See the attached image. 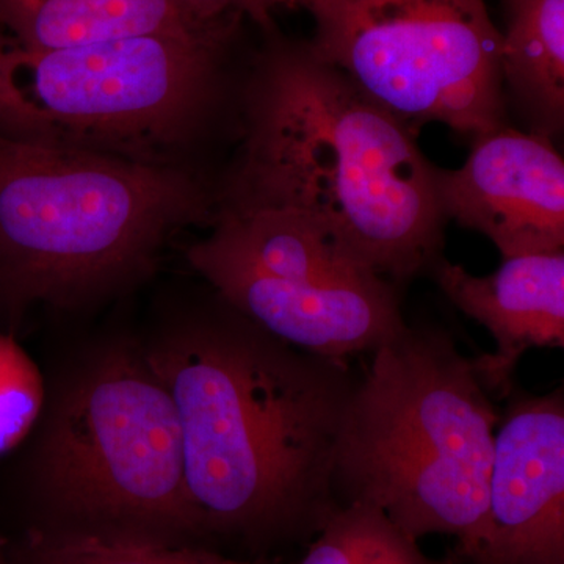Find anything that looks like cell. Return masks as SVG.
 Returning <instances> with one entry per match:
<instances>
[{"label": "cell", "mask_w": 564, "mask_h": 564, "mask_svg": "<svg viewBox=\"0 0 564 564\" xmlns=\"http://www.w3.org/2000/svg\"><path fill=\"white\" fill-rule=\"evenodd\" d=\"M140 340L176 410L203 540L321 530L340 507L334 466L356 383L345 359L282 343L215 292Z\"/></svg>", "instance_id": "6da1fadb"}, {"label": "cell", "mask_w": 564, "mask_h": 564, "mask_svg": "<svg viewBox=\"0 0 564 564\" xmlns=\"http://www.w3.org/2000/svg\"><path fill=\"white\" fill-rule=\"evenodd\" d=\"M239 95L240 147L218 212L281 210L310 223L393 288L443 258L436 172L415 132L311 46L261 32ZM215 214V215H217Z\"/></svg>", "instance_id": "7a4b0ae2"}, {"label": "cell", "mask_w": 564, "mask_h": 564, "mask_svg": "<svg viewBox=\"0 0 564 564\" xmlns=\"http://www.w3.org/2000/svg\"><path fill=\"white\" fill-rule=\"evenodd\" d=\"M0 470V533L202 545L172 397L140 339L96 340L47 380L32 433Z\"/></svg>", "instance_id": "3957f363"}, {"label": "cell", "mask_w": 564, "mask_h": 564, "mask_svg": "<svg viewBox=\"0 0 564 564\" xmlns=\"http://www.w3.org/2000/svg\"><path fill=\"white\" fill-rule=\"evenodd\" d=\"M217 181L0 135V332L35 304L84 310L141 284L174 234L214 223Z\"/></svg>", "instance_id": "277c9868"}, {"label": "cell", "mask_w": 564, "mask_h": 564, "mask_svg": "<svg viewBox=\"0 0 564 564\" xmlns=\"http://www.w3.org/2000/svg\"><path fill=\"white\" fill-rule=\"evenodd\" d=\"M245 21L54 51L0 31V135L206 172L204 141L239 109Z\"/></svg>", "instance_id": "5b68a950"}, {"label": "cell", "mask_w": 564, "mask_h": 564, "mask_svg": "<svg viewBox=\"0 0 564 564\" xmlns=\"http://www.w3.org/2000/svg\"><path fill=\"white\" fill-rule=\"evenodd\" d=\"M499 415L473 358L436 326H406L372 351L337 441L340 505L378 508L411 540L448 534L464 562L480 544Z\"/></svg>", "instance_id": "8992f818"}, {"label": "cell", "mask_w": 564, "mask_h": 564, "mask_svg": "<svg viewBox=\"0 0 564 564\" xmlns=\"http://www.w3.org/2000/svg\"><path fill=\"white\" fill-rule=\"evenodd\" d=\"M311 46L413 129L477 137L507 124L502 33L486 0H313Z\"/></svg>", "instance_id": "52a82bcc"}, {"label": "cell", "mask_w": 564, "mask_h": 564, "mask_svg": "<svg viewBox=\"0 0 564 564\" xmlns=\"http://www.w3.org/2000/svg\"><path fill=\"white\" fill-rule=\"evenodd\" d=\"M187 262L229 306L282 343L345 359L373 351L406 329L399 289L369 270L339 276H272L204 240Z\"/></svg>", "instance_id": "ba28073f"}, {"label": "cell", "mask_w": 564, "mask_h": 564, "mask_svg": "<svg viewBox=\"0 0 564 564\" xmlns=\"http://www.w3.org/2000/svg\"><path fill=\"white\" fill-rule=\"evenodd\" d=\"M445 220L484 234L503 259L563 251L564 162L547 137L507 124L474 137L458 170L436 172Z\"/></svg>", "instance_id": "9c48e42d"}, {"label": "cell", "mask_w": 564, "mask_h": 564, "mask_svg": "<svg viewBox=\"0 0 564 564\" xmlns=\"http://www.w3.org/2000/svg\"><path fill=\"white\" fill-rule=\"evenodd\" d=\"M469 564H564L563 391L513 400L496 432L480 544Z\"/></svg>", "instance_id": "30bf717a"}, {"label": "cell", "mask_w": 564, "mask_h": 564, "mask_svg": "<svg viewBox=\"0 0 564 564\" xmlns=\"http://www.w3.org/2000/svg\"><path fill=\"white\" fill-rule=\"evenodd\" d=\"M429 274L452 304L491 334L496 350L473 358L489 395L508 397L527 351L564 347V250L503 259L486 276L441 258Z\"/></svg>", "instance_id": "8fae6325"}, {"label": "cell", "mask_w": 564, "mask_h": 564, "mask_svg": "<svg viewBox=\"0 0 564 564\" xmlns=\"http://www.w3.org/2000/svg\"><path fill=\"white\" fill-rule=\"evenodd\" d=\"M206 24L193 20L180 0H0V31L29 51L185 32Z\"/></svg>", "instance_id": "7c38bea8"}, {"label": "cell", "mask_w": 564, "mask_h": 564, "mask_svg": "<svg viewBox=\"0 0 564 564\" xmlns=\"http://www.w3.org/2000/svg\"><path fill=\"white\" fill-rule=\"evenodd\" d=\"M505 101L525 131L554 140L564 128V0H502Z\"/></svg>", "instance_id": "4fadbf2b"}, {"label": "cell", "mask_w": 564, "mask_h": 564, "mask_svg": "<svg viewBox=\"0 0 564 564\" xmlns=\"http://www.w3.org/2000/svg\"><path fill=\"white\" fill-rule=\"evenodd\" d=\"M0 543L11 564H261L229 558L204 545L110 540L40 530L0 533Z\"/></svg>", "instance_id": "5bb4252c"}, {"label": "cell", "mask_w": 564, "mask_h": 564, "mask_svg": "<svg viewBox=\"0 0 564 564\" xmlns=\"http://www.w3.org/2000/svg\"><path fill=\"white\" fill-rule=\"evenodd\" d=\"M44 400L46 377L13 334L0 332V456L28 440Z\"/></svg>", "instance_id": "9a60e30c"}, {"label": "cell", "mask_w": 564, "mask_h": 564, "mask_svg": "<svg viewBox=\"0 0 564 564\" xmlns=\"http://www.w3.org/2000/svg\"><path fill=\"white\" fill-rule=\"evenodd\" d=\"M392 525L372 505H340L296 564H362Z\"/></svg>", "instance_id": "2e32d148"}, {"label": "cell", "mask_w": 564, "mask_h": 564, "mask_svg": "<svg viewBox=\"0 0 564 564\" xmlns=\"http://www.w3.org/2000/svg\"><path fill=\"white\" fill-rule=\"evenodd\" d=\"M180 2L195 21L212 22L229 14H237L258 25L259 31L265 32L276 25L273 20L274 10L280 7L307 10L313 0H180Z\"/></svg>", "instance_id": "e0dca14e"}, {"label": "cell", "mask_w": 564, "mask_h": 564, "mask_svg": "<svg viewBox=\"0 0 564 564\" xmlns=\"http://www.w3.org/2000/svg\"><path fill=\"white\" fill-rule=\"evenodd\" d=\"M362 564H445L430 558L421 551L417 541L400 532L395 525L384 534Z\"/></svg>", "instance_id": "ac0fdd59"}, {"label": "cell", "mask_w": 564, "mask_h": 564, "mask_svg": "<svg viewBox=\"0 0 564 564\" xmlns=\"http://www.w3.org/2000/svg\"><path fill=\"white\" fill-rule=\"evenodd\" d=\"M0 564H11L7 558L6 551H3L2 544H0Z\"/></svg>", "instance_id": "d6986e66"}]
</instances>
